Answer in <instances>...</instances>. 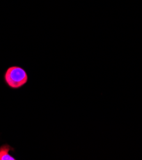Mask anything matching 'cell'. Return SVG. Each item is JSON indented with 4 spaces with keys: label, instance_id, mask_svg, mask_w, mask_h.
Instances as JSON below:
<instances>
[{
    "label": "cell",
    "instance_id": "7a4b0ae2",
    "mask_svg": "<svg viewBox=\"0 0 142 160\" xmlns=\"http://www.w3.org/2000/svg\"><path fill=\"white\" fill-rule=\"evenodd\" d=\"M14 148L8 144H4L0 147V160H16L10 154V151H14Z\"/></svg>",
    "mask_w": 142,
    "mask_h": 160
},
{
    "label": "cell",
    "instance_id": "6da1fadb",
    "mask_svg": "<svg viewBox=\"0 0 142 160\" xmlns=\"http://www.w3.org/2000/svg\"><path fill=\"white\" fill-rule=\"evenodd\" d=\"M4 81L12 89H19L28 81V75L24 69L19 66L9 67L4 74Z\"/></svg>",
    "mask_w": 142,
    "mask_h": 160
}]
</instances>
